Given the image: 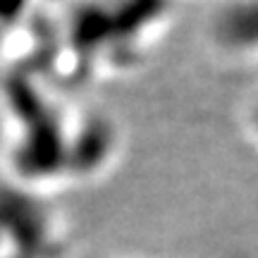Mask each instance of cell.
Listing matches in <instances>:
<instances>
[{"label": "cell", "mask_w": 258, "mask_h": 258, "mask_svg": "<svg viewBox=\"0 0 258 258\" xmlns=\"http://www.w3.org/2000/svg\"><path fill=\"white\" fill-rule=\"evenodd\" d=\"M8 172L41 189L101 177L120 151L115 122L91 108L64 103L34 77H8L0 91Z\"/></svg>", "instance_id": "cell-1"}, {"label": "cell", "mask_w": 258, "mask_h": 258, "mask_svg": "<svg viewBox=\"0 0 258 258\" xmlns=\"http://www.w3.org/2000/svg\"><path fill=\"white\" fill-rule=\"evenodd\" d=\"M10 244L15 258H48L53 253V208L38 189L0 177V246Z\"/></svg>", "instance_id": "cell-2"}, {"label": "cell", "mask_w": 258, "mask_h": 258, "mask_svg": "<svg viewBox=\"0 0 258 258\" xmlns=\"http://www.w3.org/2000/svg\"><path fill=\"white\" fill-rule=\"evenodd\" d=\"M244 122H246V132L253 141H258V91L253 93L246 103V112H244Z\"/></svg>", "instance_id": "cell-3"}]
</instances>
